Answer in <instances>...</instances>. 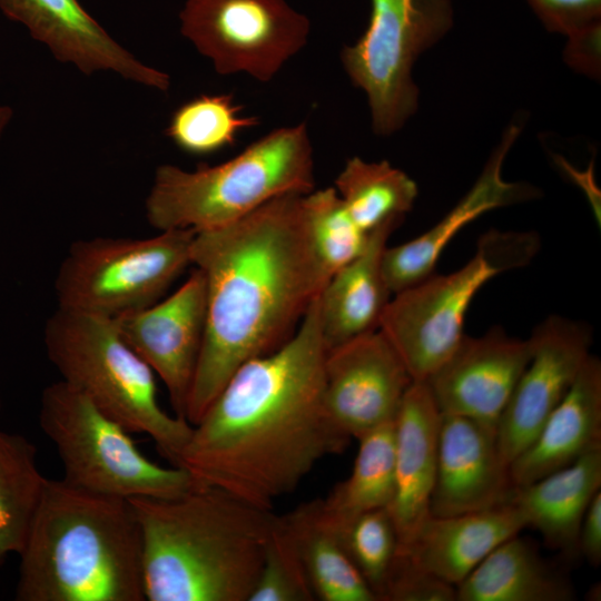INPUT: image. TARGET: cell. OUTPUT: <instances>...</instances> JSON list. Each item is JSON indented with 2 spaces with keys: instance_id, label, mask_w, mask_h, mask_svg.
Segmentation results:
<instances>
[{
  "instance_id": "6da1fadb",
  "label": "cell",
  "mask_w": 601,
  "mask_h": 601,
  "mask_svg": "<svg viewBox=\"0 0 601 601\" xmlns=\"http://www.w3.org/2000/svg\"><path fill=\"white\" fill-rule=\"evenodd\" d=\"M326 351L318 295L292 338L238 367L193 425L176 466L194 486L272 511L319 461L345 451L351 437L324 400Z\"/></svg>"
},
{
  "instance_id": "30bf717a",
  "label": "cell",
  "mask_w": 601,
  "mask_h": 601,
  "mask_svg": "<svg viewBox=\"0 0 601 601\" xmlns=\"http://www.w3.org/2000/svg\"><path fill=\"white\" fill-rule=\"evenodd\" d=\"M363 36L341 53L352 83L365 91L373 131L390 136L417 110L412 68L453 26L451 0H371Z\"/></svg>"
},
{
  "instance_id": "8fae6325",
  "label": "cell",
  "mask_w": 601,
  "mask_h": 601,
  "mask_svg": "<svg viewBox=\"0 0 601 601\" xmlns=\"http://www.w3.org/2000/svg\"><path fill=\"white\" fill-rule=\"evenodd\" d=\"M181 33L219 75L266 82L308 40L309 19L286 0H187Z\"/></svg>"
},
{
  "instance_id": "cb8c5ba5",
  "label": "cell",
  "mask_w": 601,
  "mask_h": 601,
  "mask_svg": "<svg viewBox=\"0 0 601 601\" xmlns=\"http://www.w3.org/2000/svg\"><path fill=\"white\" fill-rule=\"evenodd\" d=\"M570 581L519 534L492 550L456 585V601H571Z\"/></svg>"
},
{
  "instance_id": "7a4b0ae2",
  "label": "cell",
  "mask_w": 601,
  "mask_h": 601,
  "mask_svg": "<svg viewBox=\"0 0 601 601\" xmlns=\"http://www.w3.org/2000/svg\"><path fill=\"white\" fill-rule=\"evenodd\" d=\"M304 195L277 197L231 224L195 233L191 265L206 282V325L185 410L191 425L238 367L292 338L328 280Z\"/></svg>"
},
{
  "instance_id": "7402d4cb",
  "label": "cell",
  "mask_w": 601,
  "mask_h": 601,
  "mask_svg": "<svg viewBox=\"0 0 601 601\" xmlns=\"http://www.w3.org/2000/svg\"><path fill=\"white\" fill-rule=\"evenodd\" d=\"M397 223L370 233L363 252L337 270L319 294V312L326 348L380 329L392 298L382 259Z\"/></svg>"
},
{
  "instance_id": "836d02e7",
  "label": "cell",
  "mask_w": 601,
  "mask_h": 601,
  "mask_svg": "<svg viewBox=\"0 0 601 601\" xmlns=\"http://www.w3.org/2000/svg\"><path fill=\"white\" fill-rule=\"evenodd\" d=\"M551 32L570 35L601 20V0H526Z\"/></svg>"
},
{
  "instance_id": "f546056e",
  "label": "cell",
  "mask_w": 601,
  "mask_h": 601,
  "mask_svg": "<svg viewBox=\"0 0 601 601\" xmlns=\"http://www.w3.org/2000/svg\"><path fill=\"white\" fill-rule=\"evenodd\" d=\"M303 203L316 257L329 279L363 252L370 233L353 220L334 187L314 189Z\"/></svg>"
},
{
  "instance_id": "52a82bcc",
  "label": "cell",
  "mask_w": 601,
  "mask_h": 601,
  "mask_svg": "<svg viewBox=\"0 0 601 601\" xmlns=\"http://www.w3.org/2000/svg\"><path fill=\"white\" fill-rule=\"evenodd\" d=\"M540 248L534 231L489 230L473 257L450 274H432L394 294L380 329L403 361L413 382H425L464 337L467 309L493 277L526 266Z\"/></svg>"
},
{
  "instance_id": "e0dca14e",
  "label": "cell",
  "mask_w": 601,
  "mask_h": 601,
  "mask_svg": "<svg viewBox=\"0 0 601 601\" xmlns=\"http://www.w3.org/2000/svg\"><path fill=\"white\" fill-rule=\"evenodd\" d=\"M0 9L46 45L56 59L83 73L111 71L136 83L166 91L170 77L120 46L78 0H0Z\"/></svg>"
},
{
  "instance_id": "5bb4252c",
  "label": "cell",
  "mask_w": 601,
  "mask_h": 601,
  "mask_svg": "<svg viewBox=\"0 0 601 601\" xmlns=\"http://www.w3.org/2000/svg\"><path fill=\"white\" fill-rule=\"evenodd\" d=\"M114 319L124 339L165 384L176 415L185 418L205 335L204 274L194 267L174 293Z\"/></svg>"
},
{
  "instance_id": "9a60e30c",
  "label": "cell",
  "mask_w": 601,
  "mask_h": 601,
  "mask_svg": "<svg viewBox=\"0 0 601 601\" xmlns=\"http://www.w3.org/2000/svg\"><path fill=\"white\" fill-rule=\"evenodd\" d=\"M531 353L530 338L510 336L501 327L482 336L464 335L425 383L441 414L469 417L496 430Z\"/></svg>"
},
{
  "instance_id": "3957f363",
  "label": "cell",
  "mask_w": 601,
  "mask_h": 601,
  "mask_svg": "<svg viewBox=\"0 0 601 601\" xmlns=\"http://www.w3.org/2000/svg\"><path fill=\"white\" fill-rule=\"evenodd\" d=\"M141 535L145 600L248 601L277 515L216 487L128 499Z\"/></svg>"
},
{
  "instance_id": "5b68a950",
  "label": "cell",
  "mask_w": 601,
  "mask_h": 601,
  "mask_svg": "<svg viewBox=\"0 0 601 601\" xmlns=\"http://www.w3.org/2000/svg\"><path fill=\"white\" fill-rule=\"evenodd\" d=\"M313 146L305 122L272 130L227 161L195 170L157 167L145 200L158 231L195 233L231 224L268 201L314 190Z\"/></svg>"
},
{
  "instance_id": "ba28073f",
  "label": "cell",
  "mask_w": 601,
  "mask_h": 601,
  "mask_svg": "<svg viewBox=\"0 0 601 601\" xmlns=\"http://www.w3.org/2000/svg\"><path fill=\"white\" fill-rule=\"evenodd\" d=\"M39 423L61 460L62 479L78 487L130 499L177 496L193 485L185 469L150 461L121 424L62 380L42 391Z\"/></svg>"
},
{
  "instance_id": "8d00e7d4",
  "label": "cell",
  "mask_w": 601,
  "mask_h": 601,
  "mask_svg": "<svg viewBox=\"0 0 601 601\" xmlns=\"http://www.w3.org/2000/svg\"><path fill=\"white\" fill-rule=\"evenodd\" d=\"M12 109L7 106H0V138L12 117Z\"/></svg>"
},
{
  "instance_id": "d4e9b609",
  "label": "cell",
  "mask_w": 601,
  "mask_h": 601,
  "mask_svg": "<svg viewBox=\"0 0 601 601\" xmlns=\"http://www.w3.org/2000/svg\"><path fill=\"white\" fill-rule=\"evenodd\" d=\"M284 519L316 600L377 601L349 558L339 525L326 513L322 499L300 504Z\"/></svg>"
},
{
  "instance_id": "2e32d148",
  "label": "cell",
  "mask_w": 601,
  "mask_h": 601,
  "mask_svg": "<svg viewBox=\"0 0 601 601\" xmlns=\"http://www.w3.org/2000/svg\"><path fill=\"white\" fill-rule=\"evenodd\" d=\"M514 491L496 430L469 417L441 414L431 515L492 509L510 503Z\"/></svg>"
},
{
  "instance_id": "d6a6232c",
  "label": "cell",
  "mask_w": 601,
  "mask_h": 601,
  "mask_svg": "<svg viewBox=\"0 0 601 601\" xmlns=\"http://www.w3.org/2000/svg\"><path fill=\"white\" fill-rule=\"evenodd\" d=\"M381 601H456V587L396 551Z\"/></svg>"
},
{
  "instance_id": "4dcf8cb0",
  "label": "cell",
  "mask_w": 601,
  "mask_h": 601,
  "mask_svg": "<svg viewBox=\"0 0 601 601\" xmlns=\"http://www.w3.org/2000/svg\"><path fill=\"white\" fill-rule=\"evenodd\" d=\"M339 529L349 558L381 601L398 546L397 532L387 508L361 513L341 524Z\"/></svg>"
},
{
  "instance_id": "8992f818",
  "label": "cell",
  "mask_w": 601,
  "mask_h": 601,
  "mask_svg": "<svg viewBox=\"0 0 601 601\" xmlns=\"http://www.w3.org/2000/svg\"><path fill=\"white\" fill-rule=\"evenodd\" d=\"M43 343L60 380L128 432L149 435L176 465L193 425L160 406L155 373L124 339L114 318L57 306L46 322Z\"/></svg>"
},
{
  "instance_id": "83f0119b",
  "label": "cell",
  "mask_w": 601,
  "mask_h": 601,
  "mask_svg": "<svg viewBox=\"0 0 601 601\" xmlns=\"http://www.w3.org/2000/svg\"><path fill=\"white\" fill-rule=\"evenodd\" d=\"M35 445L23 435L0 431V562L23 548L46 477Z\"/></svg>"
},
{
  "instance_id": "e575fe53",
  "label": "cell",
  "mask_w": 601,
  "mask_h": 601,
  "mask_svg": "<svg viewBox=\"0 0 601 601\" xmlns=\"http://www.w3.org/2000/svg\"><path fill=\"white\" fill-rule=\"evenodd\" d=\"M563 57L575 71L600 78L601 73V20L594 21L568 35Z\"/></svg>"
},
{
  "instance_id": "7c38bea8",
  "label": "cell",
  "mask_w": 601,
  "mask_h": 601,
  "mask_svg": "<svg viewBox=\"0 0 601 601\" xmlns=\"http://www.w3.org/2000/svg\"><path fill=\"white\" fill-rule=\"evenodd\" d=\"M529 338L531 358L496 425L497 446L509 467L565 396L591 354L590 329L570 318L550 316Z\"/></svg>"
},
{
  "instance_id": "ffe728a7",
  "label": "cell",
  "mask_w": 601,
  "mask_h": 601,
  "mask_svg": "<svg viewBox=\"0 0 601 601\" xmlns=\"http://www.w3.org/2000/svg\"><path fill=\"white\" fill-rule=\"evenodd\" d=\"M601 449V362L590 354L570 390L535 437L510 464L515 487Z\"/></svg>"
},
{
  "instance_id": "d6986e66",
  "label": "cell",
  "mask_w": 601,
  "mask_h": 601,
  "mask_svg": "<svg viewBox=\"0 0 601 601\" xmlns=\"http://www.w3.org/2000/svg\"><path fill=\"white\" fill-rule=\"evenodd\" d=\"M441 413L425 382H413L395 417L394 487L387 510L398 545L431 515Z\"/></svg>"
},
{
  "instance_id": "d590c367",
  "label": "cell",
  "mask_w": 601,
  "mask_h": 601,
  "mask_svg": "<svg viewBox=\"0 0 601 601\" xmlns=\"http://www.w3.org/2000/svg\"><path fill=\"white\" fill-rule=\"evenodd\" d=\"M579 552L590 564L601 563V490L591 500L581 522Z\"/></svg>"
},
{
  "instance_id": "9c48e42d",
  "label": "cell",
  "mask_w": 601,
  "mask_h": 601,
  "mask_svg": "<svg viewBox=\"0 0 601 601\" xmlns=\"http://www.w3.org/2000/svg\"><path fill=\"white\" fill-rule=\"evenodd\" d=\"M195 231L151 237H92L73 242L53 280L57 306L109 318L161 299L191 265Z\"/></svg>"
},
{
  "instance_id": "484cf974",
  "label": "cell",
  "mask_w": 601,
  "mask_h": 601,
  "mask_svg": "<svg viewBox=\"0 0 601 601\" xmlns=\"http://www.w3.org/2000/svg\"><path fill=\"white\" fill-rule=\"evenodd\" d=\"M335 190L353 220L366 233L401 224L418 195L416 183L388 161L348 159L335 179Z\"/></svg>"
},
{
  "instance_id": "1f68e13d",
  "label": "cell",
  "mask_w": 601,
  "mask_h": 601,
  "mask_svg": "<svg viewBox=\"0 0 601 601\" xmlns=\"http://www.w3.org/2000/svg\"><path fill=\"white\" fill-rule=\"evenodd\" d=\"M303 561L293 534L277 515L257 582L248 601H314Z\"/></svg>"
},
{
  "instance_id": "4fadbf2b",
  "label": "cell",
  "mask_w": 601,
  "mask_h": 601,
  "mask_svg": "<svg viewBox=\"0 0 601 601\" xmlns=\"http://www.w3.org/2000/svg\"><path fill=\"white\" fill-rule=\"evenodd\" d=\"M413 383L381 329L326 351L324 400L335 423L351 437L395 420Z\"/></svg>"
},
{
  "instance_id": "f1b7e54d",
  "label": "cell",
  "mask_w": 601,
  "mask_h": 601,
  "mask_svg": "<svg viewBox=\"0 0 601 601\" xmlns=\"http://www.w3.org/2000/svg\"><path fill=\"white\" fill-rule=\"evenodd\" d=\"M257 124V117L242 114L231 95H203L175 110L166 135L183 151L204 156L234 145L243 130Z\"/></svg>"
},
{
  "instance_id": "277c9868",
  "label": "cell",
  "mask_w": 601,
  "mask_h": 601,
  "mask_svg": "<svg viewBox=\"0 0 601 601\" xmlns=\"http://www.w3.org/2000/svg\"><path fill=\"white\" fill-rule=\"evenodd\" d=\"M19 556L18 601H145L128 499L46 477Z\"/></svg>"
},
{
  "instance_id": "603a6c76",
  "label": "cell",
  "mask_w": 601,
  "mask_h": 601,
  "mask_svg": "<svg viewBox=\"0 0 601 601\" xmlns=\"http://www.w3.org/2000/svg\"><path fill=\"white\" fill-rule=\"evenodd\" d=\"M601 490V449L524 486L515 487L511 503L525 528L538 530L545 543L568 554L579 552L584 513Z\"/></svg>"
},
{
  "instance_id": "ac0fdd59",
  "label": "cell",
  "mask_w": 601,
  "mask_h": 601,
  "mask_svg": "<svg viewBox=\"0 0 601 601\" xmlns=\"http://www.w3.org/2000/svg\"><path fill=\"white\" fill-rule=\"evenodd\" d=\"M519 132L518 125L506 130L473 187L437 224L406 243L385 248L382 267L392 296L434 274L444 248L469 223L486 211L540 194L530 184L508 181L502 176L503 160Z\"/></svg>"
},
{
  "instance_id": "44dd1931",
  "label": "cell",
  "mask_w": 601,
  "mask_h": 601,
  "mask_svg": "<svg viewBox=\"0 0 601 601\" xmlns=\"http://www.w3.org/2000/svg\"><path fill=\"white\" fill-rule=\"evenodd\" d=\"M523 529L511 502L457 515H430L397 552L456 587L492 550Z\"/></svg>"
},
{
  "instance_id": "4316f807",
  "label": "cell",
  "mask_w": 601,
  "mask_h": 601,
  "mask_svg": "<svg viewBox=\"0 0 601 601\" xmlns=\"http://www.w3.org/2000/svg\"><path fill=\"white\" fill-rule=\"evenodd\" d=\"M357 440L351 474L322 499L324 510L339 525L361 513L387 508L393 495L395 420Z\"/></svg>"
}]
</instances>
